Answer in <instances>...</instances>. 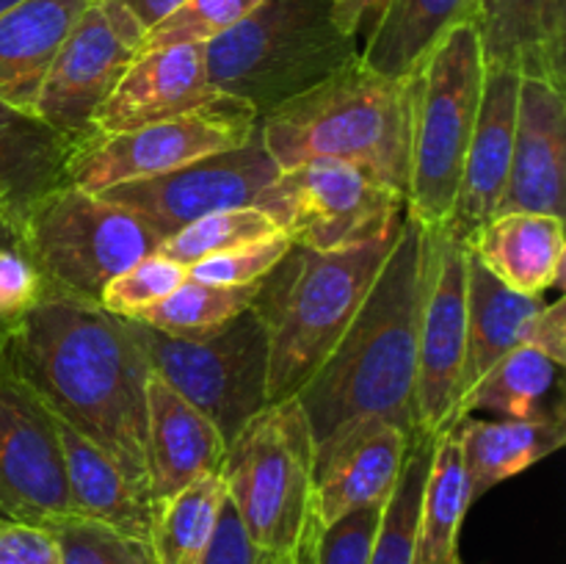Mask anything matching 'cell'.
I'll return each instance as SVG.
<instances>
[{
  "label": "cell",
  "instance_id": "cell-1",
  "mask_svg": "<svg viewBox=\"0 0 566 564\" xmlns=\"http://www.w3.org/2000/svg\"><path fill=\"white\" fill-rule=\"evenodd\" d=\"M0 359L48 412L108 451L149 495L147 376L153 368L130 321L94 302L50 293L11 326Z\"/></svg>",
  "mask_w": 566,
  "mask_h": 564
},
{
  "label": "cell",
  "instance_id": "cell-2",
  "mask_svg": "<svg viewBox=\"0 0 566 564\" xmlns=\"http://www.w3.org/2000/svg\"><path fill=\"white\" fill-rule=\"evenodd\" d=\"M429 227L403 216L396 243L329 357L296 393L313 446L354 420L385 418L415 435L418 326L423 307Z\"/></svg>",
  "mask_w": 566,
  "mask_h": 564
},
{
  "label": "cell",
  "instance_id": "cell-3",
  "mask_svg": "<svg viewBox=\"0 0 566 564\" xmlns=\"http://www.w3.org/2000/svg\"><path fill=\"white\" fill-rule=\"evenodd\" d=\"M409 119V81L379 75L357 59L260 116L258 133L280 169L315 158L346 160L407 199Z\"/></svg>",
  "mask_w": 566,
  "mask_h": 564
},
{
  "label": "cell",
  "instance_id": "cell-4",
  "mask_svg": "<svg viewBox=\"0 0 566 564\" xmlns=\"http://www.w3.org/2000/svg\"><path fill=\"white\" fill-rule=\"evenodd\" d=\"M396 232L332 252L291 247L252 307L269 337V404L293 398L329 357L385 265Z\"/></svg>",
  "mask_w": 566,
  "mask_h": 564
},
{
  "label": "cell",
  "instance_id": "cell-5",
  "mask_svg": "<svg viewBox=\"0 0 566 564\" xmlns=\"http://www.w3.org/2000/svg\"><path fill=\"white\" fill-rule=\"evenodd\" d=\"M357 59V36L337 20L332 0H263L205 44L216 97L247 105L258 119Z\"/></svg>",
  "mask_w": 566,
  "mask_h": 564
},
{
  "label": "cell",
  "instance_id": "cell-6",
  "mask_svg": "<svg viewBox=\"0 0 566 564\" xmlns=\"http://www.w3.org/2000/svg\"><path fill=\"white\" fill-rule=\"evenodd\" d=\"M486 66L473 22L453 28L409 77L407 216L423 227L448 224L462 186L464 158L479 119Z\"/></svg>",
  "mask_w": 566,
  "mask_h": 564
},
{
  "label": "cell",
  "instance_id": "cell-7",
  "mask_svg": "<svg viewBox=\"0 0 566 564\" xmlns=\"http://www.w3.org/2000/svg\"><path fill=\"white\" fill-rule=\"evenodd\" d=\"M313 468V435L296 398L265 404L227 446V498L258 551H298L307 542Z\"/></svg>",
  "mask_w": 566,
  "mask_h": 564
},
{
  "label": "cell",
  "instance_id": "cell-8",
  "mask_svg": "<svg viewBox=\"0 0 566 564\" xmlns=\"http://www.w3.org/2000/svg\"><path fill=\"white\" fill-rule=\"evenodd\" d=\"M17 236L42 276L44 296L94 304L116 274L160 247L158 232L133 210L70 182L39 199Z\"/></svg>",
  "mask_w": 566,
  "mask_h": 564
},
{
  "label": "cell",
  "instance_id": "cell-9",
  "mask_svg": "<svg viewBox=\"0 0 566 564\" xmlns=\"http://www.w3.org/2000/svg\"><path fill=\"white\" fill-rule=\"evenodd\" d=\"M127 321L149 368L193 404L227 446L269 404V337L254 307L202 341H182L136 318Z\"/></svg>",
  "mask_w": 566,
  "mask_h": 564
},
{
  "label": "cell",
  "instance_id": "cell-10",
  "mask_svg": "<svg viewBox=\"0 0 566 564\" xmlns=\"http://www.w3.org/2000/svg\"><path fill=\"white\" fill-rule=\"evenodd\" d=\"M260 208L274 216L293 247L332 252L396 232L407 199L359 166L315 158L282 169Z\"/></svg>",
  "mask_w": 566,
  "mask_h": 564
},
{
  "label": "cell",
  "instance_id": "cell-11",
  "mask_svg": "<svg viewBox=\"0 0 566 564\" xmlns=\"http://www.w3.org/2000/svg\"><path fill=\"white\" fill-rule=\"evenodd\" d=\"M254 130V111L235 100L216 97L169 119L83 138L66 160V182L103 194L122 182L149 180L208 155L241 147Z\"/></svg>",
  "mask_w": 566,
  "mask_h": 564
},
{
  "label": "cell",
  "instance_id": "cell-12",
  "mask_svg": "<svg viewBox=\"0 0 566 564\" xmlns=\"http://www.w3.org/2000/svg\"><path fill=\"white\" fill-rule=\"evenodd\" d=\"M144 31L111 0H92L55 53L33 116L75 147L92 136L99 105L142 50Z\"/></svg>",
  "mask_w": 566,
  "mask_h": 564
},
{
  "label": "cell",
  "instance_id": "cell-13",
  "mask_svg": "<svg viewBox=\"0 0 566 564\" xmlns=\"http://www.w3.org/2000/svg\"><path fill=\"white\" fill-rule=\"evenodd\" d=\"M280 171L254 130L241 147L208 155L149 180L122 182L103 191V197L133 210L166 241L202 216L252 205L260 208Z\"/></svg>",
  "mask_w": 566,
  "mask_h": 564
},
{
  "label": "cell",
  "instance_id": "cell-14",
  "mask_svg": "<svg viewBox=\"0 0 566 564\" xmlns=\"http://www.w3.org/2000/svg\"><path fill=\"white\" fill-rule=\"evenodd\" d=\"M468 341V247L448 227L429 230L423 307L418 326L415 435L437 437L453 426L457 385Z\"/></svg>",
  "mask_w": 566,
  "mask_h": 564
},
{
  "label": "cell",
  "instance_id": "cell-15",
  "mask_svg": "<svg viewBox=\"0 0 566 564\" xmlns=\"http://www.w3.org/2000/svg\"><path fill=\"white\" fill-rule=\"evenodd\" d=\"M70 512L53 415L0 359V523L44 525Z\"/></svg>",
  "mask_w": 566,
  "mask_h": 564
},
{
  "label": "cell",
  "instance_id": "cell-16",
  "mask_svg": "<svg viewBox=\"0 0 566 564\" xmlns=\"http://www.w3.org/2000/svg\"><path fill=\"white\" fill-rule=\"evenodd\" d=\"M415 435L385 418L354 420L315 448L313 523L385 503L401 479Z\"/></svg>",
  "mask_w": 566,
  "mask_h": 564
},
{
  "label": "cell",
  "instance_id": "cell-17",
  "mask_svg": "<svg viewBox=\"0 0 566 564\" xmlns=\"http://www.w3.org/2000/svg\"><path fill=\"white\" fill-rule=\"evenodd\" d=\"M566 210V97L564 86L520 77L512 166L497 213Z\"/></svg>",
  "mask_w": 566,
  "mask_h": 564
},
{
  "label": "cell",
  "instance_id": "cell-18",
  "mask_svg": "<svg viewBox=\"0 0 566 564\" xmlns=\"http://www.w3.org/2000/svg\"><path fill=\"white\" fill-rule=\"evenodd\" d=\"M210 100H216V92L205 70V44L138 50L94 114L92 136L169 119Z\"/></svg>",
  "mask_w": 566,
  "mask_h": 564
},
{
  "label": "cell",
  "instance_id": "cell-19",
  "mask_svg": "<svg viewBox=\"0 0 566 564\" xmlns=\"http://www.w3.org/2000/svg\"><path fill=\"white\" fill-rule=\"evenodd\" d=\"M517 72L486 70L479 119H475L468 158H464L462 186H459L451 219L442 224L462 243H468V238L497 213L506 194L514 125H517Z\"/></svg>",
  "mask_w": 566,
  "mask_h": 564
},
{
  "label": "cell",
  "instance_id": "cell-20",
  "mask_svg": "<svg viewBox=\"0 0 566 564\" xmlns=\"http://www.w3.org/2000/svg\"><path fill=\"white\" fill-rule=\"evenodd\" d=\"M227 442L213 424L155 370L147 376L149 498L164 501L182 487L221 473Z\"/></svg>",
  "mask_w": 566,
  "mask_h": 564
},
{
  "label": "cell",
  "instance_id": "cell-21",
  "mask_svg": "<svg viewBox=\"0 0 566 564\" xmlns=\"http://www.w3.org/2000/svg\"><path fill=\"white\" fill-rule=\"evenodd\" d=\"M473 25L486 70L564 86L566 0H479Z\"/></svg>",
  "mask_w": 566,
  "mask_h": 564
},
{
  "label": "cell",
  "instance_id": "cell-22",
  "mask_svg": "<svg viewBox=\"0 0 566 564\" xmlns=\"http://www.w3.org/2000/svg\"><path fill=\"white\" fill-rule=\"evenodd\" d=\"M468 252L495 280L525 296L564 285V219L531 210L495 213L468 238Z\"/></svg>",
  "mask_w": 566,
  "mask_h": 564
},
{
  "label": "cell",
  "instance_id": "cell-23",
  "mask_svg": "<svg viewBox=\"0 0 566 564\" xmlns=\"http://www.w3.org/2000/svg\"><path fill=\"white\" fill-rule=\"evenodd\" d=\"M92 0H22L0 14V103L33 114L66 33Z\"/></svg>",
  "mask_w": 566,
  "mask_h": 564
},
{
  "label": "cell",
  "instance_id": "cell-24",
  "mask_svg": "<svg viewBox=\"0 0 566 564\" xmlns=\"http://www.w3.org/2000/svg\"><path fill=\"white\" fill-rule=\"evenodd\" d=\"M53 424L59 431L61 451H64L70 512L149 540L153 501H149L147 492L138 490L127 479L125 470L119 468V462L108 451H103L97 442L83 437L81 431L72 429L55 415Z\"/></svg>",
  "mask_w": 566,
  "mask_h": 564
},
{
  "label": "cell",
  "instance_id": "cell-25",
  "mask_svg": "<svg viewBox=\"0 0 566 564\" xmlns=\"http://www.w3.org/2000/svg\"><path fill=\"white\" fill-rule=\"evenodd\" d=\"M72 144L39 116L0 103V219L17 227L28 210L66 182Z\"/></svg>",
  "mask_w": 566,
  "mask_h": 564
},
{
  "label": "cell",
  "instance_id": "cell-26",
  "mask_svg": "<svg viewBox=\"0 0 566 564\" xmlns=\"http://www.w3.org/2000/svg\"><path fill=\"white\" fill-rule=\"evenodd\" d=\"M542 304V296H525L503 285L468 252V341L457 407L492 365L517 346H528L531 324Z\"/></svg>",
  "mask_w": 566,
  "mask_h": 564
},
{
  "label": "cell",
  "instance_id": "cell-27",
  "mask_svg": "<svg viewBox=\"0 0 566 564\" xmlns=\"http://www.w3.org/2000/svg\"><path fill=\"white\" fill-rule=\"evenodd\" d=\"M479 0H387L368 28L359 61L396 81H409L431 50L453 31L473 22Z\"/></svg>",
  "mask_w": 566,
  "mask_h": 564
},
{
  "label": "cell",
  "instance_id": "cell-28",
  "mask_svg": "<svg viewBox=\"0 0 566 564\" xmlns=\"http://www.w3.org/2000/svg\"><path fill=\"white\" fill-rule=\"evenodd\" d=\"M453 431L462 448L470 498L475 503L501 481L556 453L566 442V418L490 420L468 415L453 426Z\"/></svg>",
  "mask_w": 566,
  "mask_h": 564
},
{
  "label": "cell",
  "instance_id": "cell-29",
  "mask_svg": "<svg viewBox=\"0 0 566 564\" xmlns=\"http://www.w3.org/2000/svg\"><path fill=\"white\" fill-rule=\"evenodd\" d=\"M562 374L564 365L553 363L547 354L534 346H517L459 401L453 426L468 415H497L503 420L564 418Z\"/></svg>",
  "mask_w": 566,
  "mask_h": 564
},
{
  "label": "cell",
  "instance_id": "cell-30",
  "mask_svg": "<svg viewBox=\"0 0 566 564\" xmlns=\"http://www.w3.org/2000/svg\"><path fill=\"white\" fill-rule=\"evenodd\" d=\"M470 506L473 498L457 431H440L431 446V462L420 495L415 564H459V531Z\"/></svg>",
  "mask_w": 566,
  "mask_h": 564
},
{
  "label": "cell",
  "instance_id": "cell-31",
  "mask_svg": "<svg viewBox=\"0 0 566 564\" xmlns=\"http://www.w3.org/2000/svg\"><path fill=\"white\" fill-rule=\"evenodd\" d=\"M227 501V484L221 473H210L182 487L175 495L153 503V525H149V545L158 564H199L221 506Z\"/></svg>",
  "mask_w": 566,
  "mask_h": 564
},
{
  "label": "cell",
  "instance_id": "cell-32",
  "mask_svg": "<svg viewBox=\"0 0 566 564\" xmlns=\"http://www.w3.org/2000/svg\"><path fill=\"white\" fill-rule=\"evenodd\" d=\"M260 282L252 285H213V282L186 280L177 291L160 299L149 310H144L136 321L164 332V335L182 337V341H202L230 324L235 315L252 307Z\"/></svg>",
  "mask_w": 566,
  "mask_h": 564
},
{
  "label": "cell",
  "instance_id": "cell-33",
  "mask_svg": "<svg viewBox=\"0 0 566 564\" xmlns=\"http://www.w3.org/2000/svg\"><path fill=\"white\" fill-rule=\"evenodd\" d=\"M431 446H434L431 435H415L409 442L401 479L381 509V523L376 531L374 551H370V564H415L420 495H423L426 470L431 462Z\"/></svg>",
  "mask_w": 566,
  "mask_h": 564
},
{
  "label": "cell",
  "instance_id": "cell-34",
  "mask_svg": "<svg viewBox=\"0 0 566 564\" xmlns=\"http://www.w3.org/2000/svg\"><path fill=\"white\" fill-rule=\"evenodd\" d=\"M282 227L276 224L274 216L263 208H232L219 210V213L202 216L175 232L171 238L160 241L158 252L166 258L177 260L182 265H191L208 254L227 252L241 243L263 241V238L280 236Z\"/></svg>",
  "mask_w": 566,
  "mask_h": 564
},
{
  "label": "cell",
  "instance_id": "cell-35",
  "mask_svg": "<svg viewBox=\"0 0 566 564\" xmlns=\"http://www.w3.org/2000/svg\"><path fill=\"white\" fill-rule=\"evenodd\" d=\"M44 525L53 534L61 564H158L149 540L99 520L61 514Z\"/></svg>",
  "mask_w": 566,
  "mask_h": 564
},
{
  "label": "cell",
  "instance_id": "cell-36",
  "mask_svg": "<svg viewBox=\"0 0 566 564\" xmlns=\"http://www.w3.org/2000/svg\"><path fill=\"white\" fill-rule=\"evenodd\" d=\"M188 280V265L166 258L158 249L144 254L122 274H116L99 293V307L122 318H138Z\"/></svg>",
  "mask_w": 566,
  "mask_h": 564
},
{
  "label": "cell",
  "instance_id": "cell-37",
  "mask_svg": "<svg viewBox=\"0 0 566 564\" xmlns=\"http://www.w3.org/2000/svg\"><path fill=\"white\" fill-rule=\"evenodd\" d=\"M263 0H186L175 14L144 33L142 50L166 44H208L252 14Z\"/></svg>",
  "mask_w": 566,
  "mask_h": 564
},
{
  "label": "cell",
  "instance_id": "cell-38",
  "mask_svg": "<svg viewBox=\"0 0 566 564\" xmlns=\"http://www.w3.org/2000/svg\"><path fill=\"white\" fill-rule=\"evenodd\" d=\"M385 503L354 509L326 525H313L307 540L310 564H370Z\"/></svg>",
  "mask_w": 566,
  "mask_h": 564
},
{
  "label": "cell",
  "instance_id": "cell-39",
  "mask_svg": "<svg viewBox=\"0 0 566 564\" xmlns=\"http://www.w3.org/2000/svg\"><path fill=\"white\" fill-rule=\"evenodd\" d=\"M291 238L285 232L263 238V241L241 243L227 252L208 254L188 265V280L213 282V285H252L260 282L287 252H291Z\"/></svg>",
  "mask_w": 566,
  "mask_h": 564
},
{
  "label": "cell",
  "instance_id": "cell-40",
  "mask_svg": "<svg viewBox=\"0 0 566 564\" xmlns=\"http://www.w3.org/2000/svg\"><path fill=\"white\" fill-rule=\"evenodd\" d=\"M0 564H61L48 525L0 523Z\"/></svg>",
  "mask_w": 566,
  "mask_h": 564
},
{
  "label": "cell",
  "instance_id": "cell-41",
  "mask_svg": "<svg viewBox=\"0 0 566 564\" xmlns=\"http://www.w3.org/2000/svg\"><path fill=\"white\" fill-rule=\"evenodd\" d=\"M258 547L249 540L247 529H243L241 518H238L235 506L227 498L221 506L219 523H216L213 540H210L208 551H205L199 564H254L258 562Z\"/></svg>",
  "mask_w": 566,
  "mask_h": 564
},
{
  "label": "cell",
  "instance_id": "cell-42",
  "mask_svg": "<svg viewBox=\"0 0 566 564\" xmlns=\"http://www.w3.org/2000/svg\"><path fill=\"white\" fill-rule=\"evenodd\" d=\"M528 346L547 354L553 363L566 365V302L558 296L556 302H545L534 315L531 324Z\"/></svg>",
  "mask_w": 566,
  "mask_h": 564
},
{
  "label": "cell",
  "instance_id": "cell-43",
  "mask_svg": "<svg viewBox=\"0 0 566 564\" xmlns=\"http://www.w3.org/2000/svg\"><path fill=\"white\" fill-rule=\"evenodd\" d=\"M111 3H116L119 9H125L127 14L138 22V28L147 33V31H153L155 25H160L166 17L175 14V11L180 9L186 0H111Z\"/></svg>",
  "mask_w": 566,
  "mask_h": 564
},
{
  "label": "cell",
  "instance_id": "cell-44",
  "mask_svg": "<svg viewBox=\"0 0 566 564\" xmlns=\"http://www.w3.org/2000/svg\"><path fill=\"white\" fill-rule=\"evenodd\" d=\"M385 3L387 0H332L337 20H340L343 25H346V31H352L354 36H359L365 22H374L376 17H379Z\"/></svg>",
  "mask_w": 566,
  "mask_h": 564
},
{
  "label": "cell",
  "instance_id": "cell-45",
  "mask_svg": "<svg viewBox=\"0 0 566 564\" xmlns=\"http://www.w3.org/2000/svg\"><path fill=\"white\" fill-rule=\"evenodd\" d=\"M310 540V536H307ZM254 564H310V553H307V542H304L298 551H282V553H269L260 551L258 562Z\"/></svg>",
  "mask_w": 566,
  "mask_h": 564
},
{
  "label": "cell",
  "instance_id": "cell-46",
  "mask_svg": "<svg viewBox=\"0 0 566 564\" xmlns=\"http://www.w3.org/2000/svg\"><path fill=\"white\" fill-rule=\"evenodd\" d=\"M9 230H14V227L6 224V221L0 219V238H3L6 232H9ZM9 332H11V326H9V324H3V321H0V346H3V341H6V337H9Z\"/></svg>",
  "mask_w": 566,
  "mask_h": 564
},
{
  "label": "cell",
  "instance_id": "cell-47",
  "mask_svg": "<svg viewBox=\"0 0 566 564\" xmlns=\"http://www.w3.org/2000/svg\"><path fill=\"white\" fill-rule=\"evenodd\" d=\"M17 3H22V0H0V14H6L9 9H14Z\"/></svg>",
  "mask_w": 566,
  "mask_h": 564
}]
</instances>
